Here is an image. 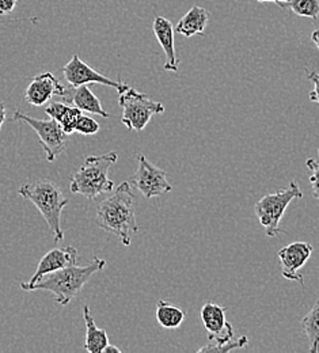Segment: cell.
I'll list each match as a JSON object with an SVG mask.
<instances>
[{
  "instance_id": "obj_1",
  "label": "cell",
  "mask_w": 319,
  "mask_h": 353,
  "mask_svg": "<svg viewBox=\"0 0 319 353\" xmlns=\"http://www.w3.org/2000/svg\"><path fill=\"white\" fill-rule=\"evenodd\" d=\"M96 224L102 230L119 236L124 246H130L132 235L138 231L136 221V196L128 181L96 207Z\"/></svg>"
},
{
  "instance_id": "obj_2",
  "label": "cell",
  "mask_w": 319,
  "mask_h": 353,
  "mask_svg": "<svg viewBox=\"0 0 319 353\" xmlns=\"http://www.w3.org/2000/svg\"><path fill=\"white\" fill-rule=\"evenodd\" d=\"M105 265L106 261L98 259L96 256L92 259V263L85 266H78V264L68 265L44 276L30 288V291H49L53 294L54 301L59 305L65 306L76 298V295L83 290L86 283L92 279V274L101 272Z\"/></svg>"
},
{
  "instance_id": "obj_3",
  "label": "cell",
  "mask_w": 319,
  "mask_h": 353,
  "mask_svg": "<svg viewBox=\"0 0 319 353\" xmlns=\"http://www.w3.org/2000/svg\"><path fill=\"white\" fill-rule=\"evenodd\" d=\"M18 194L37 207L53 234L54 242L63 241L64 231L61 228V214L68 204V199L63 194L61 189L50 179H41L22 185Z\"/></svg>"
},
{
  "instance_id": "obj_4",
  "label": "cell",
  "mask_w": 319,
  "mask_h": 353,
  "mask_svg": "<svg viewBox=\"0 0 319 353\" xmlns=\"http://www.w3.org/2000/svg\"><path fill=\"white\" fill-rule=\"evenodd\" d=\"M117 152H107L99 157H88L79 170L71 176L70 190L82 194L89 200L109 193L114 188V182L109 178V169L117 162Z\"/></svg>"
},
{
  "instance_id": "obj_5",
  "label": "cell",
  "mask_w": 319,
  "mask_h": 353,
  "mask_svg": "<svg viewBox=\"0 0 319 353\" xmlns=\"http://www.w3.org/2000/svg\"><path fill=\"white\" fill-rule=\"evenodd\" d=\"M201 321L208 334V344L198 350L200 353L231 352L247 345V337L234 340V327L226 319V307L207 302L201 309Z\"/></svg>"
},
{
  "instance_id": "obj_6",
  "label": "cell",
  "mask_w": 319,
  "mask_h": 353,
  "mask_svg": "<svg viewBox=\"0 0 319 353\" xmlns=\"http://www.w3.org/2000/svg\"><path fill=\"white\" fill-rule=\"evenodd\" d=\"M303 197V190L300 189L299 183L294 179L287 188L278 189L277 192L264 196L256 205L254 212L261 223L263 227L267 230V235L274 238L278 234H285V230L280 228V221L284 216L288 205L298 199Z\"/></svg>"
},
{
  "instance_id": "obj_7",
  "label": "cell",
  "mask_w": 319,
  "mask_h": 353,
  "mask_svg": "<svg viewBox=\"0 0 319 353\" xmlns=\"http://www.w3.org/2000/svg\"><path fill=\"white\" fill-rule=\"evenodd\" d=\"M119 105L123 108L121 123L128 130L137 132L143 131L154 116L165 112V106L161 102L152 101L148 95L131 86L120 92Z\"/></svg>"
},
{
  "instance_id": "obj_8",
  "label": "cell",
  "mask_w": 319,
  "mask_h": 353,
  "mask_svg": "<svg viewBox=\"0 0 319 353\" xmlns=\"http://www.w3.org/2000/svg\"><path fill=\"white\" fill-rule=\"evenodd\" d=\"M12 120L22 121L36 131L45 151L48 162H54L57 157L65 151V147L68 144V134L64 132V130L56 120H39L26 113H22L21 110H17L14 113Z\"/></svg>"
},
{
  "instance_id": "obj_9",
  "label": "cell",
  "mask_w": 319,
  "mask_h": 353,
  "mask_svg": "<svg viewBox=\"0 0 319 353\" xmlns=\"http://www.w3.org/2000/svg\"><path fill=\"white\" fill-rule=\"evenodd\" d=\"M138 168L134 176L128 178L131 186H135L145 199L159 197L170 193L173 186L167 181V173L163 169L154 166L148 162L145 155H138Z\"/></svg>"
},
{
  "instance_id": "obj_10",
  "label": "cell",
  "mask_w": 319,
  "mask_h": 353,
  "mask_svg": "<svg viewBox=\"0 0 319 353\" xmlns=\"http://www.w3.org/2000/svg\"><path fill=\"white\" fill-rule=\"evenodd\" d=\"M65 82L70 88H79L82 85H90L98 83L103 86L116 88L119 92H123L124 90L130 88L128 85L119 81H112L107 77L102 75L101 72L95 71L89 64H86L78 54H74L72 59L61 68Z\"/></svg>"
},
{
  "instance_id": "obj_11",
  "label": "cell",
  "mask_w": 319,
  "mask_h": 353,
  "mask_svg": "<svg viewBox=\"0 0 319 353\" xmlns=\"http://www.w3.org/2000/svg\"><path fill=\"white\" fill-rule=\"evenodd\" d=\"M314 248L307 242H294L278 250L277 256L281 263V274L287 280L298 281L305 287V277L299 270L310 260Z\"/></svg>"
},
{
  "instance_id": "obj_12",
  "label": "cell",
  "mask_w": 319,
  "mask_h": 353,
  "mask_svg": "<svg viewBox=\"0 0 319 353\" xmlns=\"http://www.w3.org/2000/svg\"><path fill=\"white\" fill-rule=\"evenodd\" d=\"M78 260H79L78 250L72 246H65L61 249H52L50 252L46 253L37 265V269H36L34 274L32 276L30 281L22 283L21 288L25 291H30V288L36 283H39L46 274L53 273V272H56L61 268H65L68 265L78 264Z\"/></svg>"
},
{
  "instance_id": "obj_13",
  "label": "cell",
  "mask_w": 319,
  "mask_h": 353,
  "mask_svg": "<svg viewBox=\"0 0 319 353\" xmlns=\"http://www.w3.org/2000/svg\"><path fill=\"white\" fill-rule=\"evenodd\" d=\"M65 86H63L53 74L44 72L33 78L30 85L26 88L25 99L33 106H43L50 101L53 95L64 97Z\"/></svg>"
},
{
  "instance_id": "obj_14",
  "label": "cell",
  "mask_w": 319,
  "mask_h": 353,
  "mask_svg": "<svg viewBox=\"0 0 319 353\" xmlns=\"http://www.w3.org/2000/svg\"><path fill=\"white\" fill-rule=\"evenodd\" d=\"M154 33L158 43L162 46L166 54V63L163 65L165 71L177 72L180 68V60L176 54V45H174V26L172 22L163 17H155L154 19Z\"/></svg>"
},
{
  "instance_id": "obj_15",
  "label": "cell",
  "mask_w": 319,
  "mask_h": 353,
  "mask_svg": "<svg viewBox=\"0 0 319 353\" xmlns=\"http://www.w3.org/2000/svg\"><path fill=\"white\" fill-rule=\"evenodd\" d=\"M63 99H65V102L68 103H72L75 108H78L82 112L98 114L103 119H109V113L102 108L99 98L95 97V94L88 85H82L75 88L68 86L65 88V94Z\"/></svg>"
},
{
  "instance_id": "obj_16",
  "label": "cell",
  "mask_w": 319,
  "mask_h": 353,
  "mask_svg": "<svg viewBox=\"0 0 319 353\" xmlns=\"http://www.w3.org/2000/svg\"><path fill=\"white\" fill-rule=\"evenodd\" d=\"M209 17L211 14L208 10L200 6H193L177 23L176 32L186 39H190L196 34H204Z\"/></svg>"
},
{
  "instance_id": "obj_17",
  "label": "cell",
  "mask_w": 319,
  "mask_h": 353,
  "mask_svg": "<svg viewBox=\"0 0 319 353\" xmlns=\"http://www.w3.org/2000/svg\"><path fill=\"white\" fill-rule=\"evenodd\" d=\"M45 113L61 125L64 132L71 134L75 132V123L83 112L63 102H52L49 106H46Z\"/></svg>"
},
{
  "instance_id": "obj_18",
  "label": "cell",
  "mask_w": 319,
  "mask_h": 353,
  "mask_svg": "<svg viewBox=\"0 0 319 353\" xmlns=\"http://www.w3.org/2000/svg\"><path fill=\"white\" fill-rule=\"evenodd\" d=\"M83 318L86 322V340H85V350L89 353H102L109 344V337L105 329H98L94 322L90 307L85 306L83 309Z\"/></svg>"
},
{
  "instance_id": "obj_19",
  "label": "cell",
  "mask_w": 319,
  "mask_h": 353,
  "mask_svg": "<svg viewBox=\"0 0 319 353\" xmlns=\"http://www.w3.org/2000/svg\"><path fill=\"white\" fill-rule=\"evenodd\" d=\"M155 316L158 323L165 329H177L185 321V312L183 309L172 305L170 302L161 299L156 303Z\"/></svg>"
},
{
  "instance_id": "obj_20",
  "label": "cell",
  "mask_w": 319,
  "mask_h": 353,
  "mask_svg": "<svg viewBox=\"0 0 319 353\" xmlns=\"http://www.w3.org/2000/svg\"><path fill=\"white\" fill-rule=\"evenodd\" d=\"M302 327L309 339L310 352L319 353V299L314 307L303 318Z\"/></svg>"
},
{
  "instance_id": "obj_21",
  "label": "cell",
  "mask_w": 319,
  "mask_h": 353,
  "mask_svg": "<svg viewBox=\"0 0 319 353\" xmlns=\"http://www.w3.org/2000/svg\"><path fill=\"white\" fill-rule=\"evenodd\" d=\"M281 8H288L299 17L317 19L319 15V0H285L278 4Z\"/></svg>"
},
{
  "instance_id": "obj_22",
  "label": "cell",
  "mask_w": 319,
  "mask_h": 353,
  "mask_svg": "<svg viewBox=\"0 0 319 353\" xmlns=\"http://www.w3.org/2000/svg\"><path fill=\"white\" fill-rule=\"evenodd\" d=\"M99 131V124L90 117V116H86V114H81L75 123V132L82 133V134H86V136H92L95 133H98Z\"/></svg>"
},
{
  "instance_id": "obj_23",
  "label": "cell",
  "mask_w": 319,
  "mask_h": 353,
  "mask_svg": "<svg viewBox=\"0 0 319 353\" xmlns=\"http://www.w3.org/2000/svg\"><path fill=\"white\" fill-rule=\"evenodd\" d=\"M306 166H307V170L311 173L310 174V183H311V188H313V196L319 200V150L318 159L309 158L306 161Z\"/></svg>"
},
{
  "instance_id": "obj_24",
  "label": "cell",
  "mask_w": 319,
  "mask_h": 353,
  "mask_svg": "<svg viewBox=\"0 0 319 353\" xmlns=\"http://www.w3.org/2000/svg\"><path fill=\"white\" fill-rule=\"evenodd\" d=\"M306 77L309 81H311L314 83V90L309 94V98L311 102H316L319 103V74L317 71H310V70H306Z\"/></svg>"
},
{
  "instance_id": "obj_25",
  "label": "cell",
  "mask_w": 319,
  "mask_h": 353,
  "mask_svg": "<svg viewBox=\"0 0 319 353\" xmlns=\"http://www.w3.org/2000/svg\"><path fill=\"white\" fill-rule=\"evenodd\" d=\"M17 0H0V15H7L14 11Z\"/></svg>"
},
{
  "instance_id": "obj_26",
  "label": "cell",
  "mask_w": 319,
  "mask_h": 353,
  "mask_svg": "<svg viewBox=\"0 0 319 353\" xmlns=\"http://www.w3.org/2000/svg\"><path fill=\"white\" fill-rule=\"evenodd\" d=\"M4 121H6V106H4V103L0 102V131H1V125Z\"/></svg>"
},
{
  "instance_id": "obj_27",
  "label": "cell",
  "mask_w": 319,
  "mask_h": 353,
  "mask_svg": "<svg viewBox=\"0 0 319 353\" xmlns=\"http://www.w3.org/2000/svg\"><path fill=\"white\" fill-rule=\"evenodd\" d=\"M102 353H123V351L120 348H117V347H113V345L107 344Z\"/></svg>"
},
{
  "instance_id": "obj_28",
  "label": "cell",
  "mask_w": 319,
  "mask_h": 353,
  "mask_svg": "<svg viewBox=\"0 0 319 353\" xmlns=\"http://www.w3.org/2000/svg\"><path fill=\"white\" fill-rule=\"evenodd\" d=\"M311 40H313V43L316 44V46L318 48L319 50V29L313 32V34H311Z\"/></svg>"
},
{
  "instance_id": "obj_29",
  "label": "cell",
  "mask_w": 319,
  "mask_h": 353,
  "mask_svg": "<svg viewBox=\"0 0 319 353\" xmlns=\"http://www.w3.org/2000/svg\"><path fill=\"white\" fill-rule=\"evenodd\" d=\"M258 1H261V3H264V1H272V3H276V4L278 6L281 1H285V0H258Z\"/></svg>"
}]
</instances>
